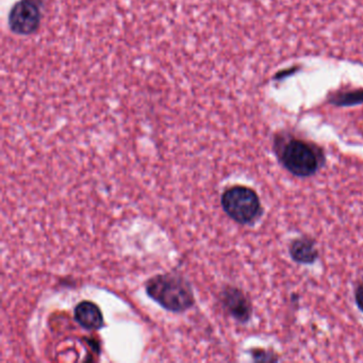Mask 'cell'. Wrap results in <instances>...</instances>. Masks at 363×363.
Segmentation results:
<instances>
[{"label": "cell", "mask_w": 363, "mask_h": 363, "mask_svg": "<svg viewBox=\"0 0 363 363\" xmlns=\"http://www.w3.org/2000/svg\"><path fill=\"white\" fill-rule=\"evenodd\" d=\"M146 291L150 297L169 311L184 312L194 303L190 284L172 274L152 278L146 284Z\"/></svg>", "instance_id": "obj_1"}, {"label": "cell", "mask_w": 363, "mask_h": 363, "mask_svg": "<svg viewBox=\"0 0 363 363\" xmlns=\"http://www.w3.org/2000/svg\"><path fill=\"white\" fill-rule=\"evenodd\" d=\"M278 155L282 165L297 177L314 175L324 161V155L318 147L298 139L284 142Z\"/></svg>", "instance_id": "obj_2"}, {"label": "cell", "mask_w": 363, "mask_h": 363, "mask_svg": "<svg viewBox=\"0 0 363 363\" xmlns=\"http://www.w3.org/2000/svg\"><path fill=\"white\" fill-rule=\"evenodd\" d=\"M222 207L229 218L242 225L252 224L262 213L260 199L252 189L233 186L225 191Z\"/></svg>", "instance_id": "obj_3"}, {"label": "cell", "mask_w": 363, "mask_h": 363, "mask_svg": "<svg viewBox=\"0 0 363 363\" xmlns=\"http://www.w3.org/2000/svg\"><path fill=\"white\" fill-rule=\"evenodd\" d=\"M44 0H18L8 16L12 33L21 37L33 35L41 27Z\"/></svg>", "instance_id": "obj_4"}, {"label": "cell", "mask_w": 363, "mask_h": 363, "mask_svg": "<svg viewBox=\"0 0 363 363\" xmlns=\"http://www.w3.org/2000/svg\"><path fill=\"white\" fill-rule=\"evenodd\" d=\"M223 303L227 311L241 323L250 320L252 316V305L250 299L239 289L228 286L222 294Z\"/></svg>", "instance_id": "obj_5"}, {"label": "cell", "mask_w": 363, "mask_h": 363, "mask_svg": "<svg viewBox=\"0 0 363 363\" xmlns=\"http://www.w3.org/2000/svg\"><path fill=\"white\" fill-rule=\"evenodd\" d=\"M75 320L80 326L89 330H97L104 325L101 309L92 301H82L75 308Z\"/></svg>", "instance_id": "obj_6"}, {"label": "cell", "mask_w": 363, "mask_h": 363, "mask_svg": "<svg viewBox=\"0 0 363 363\" xmlns=\"http://www.w3.org/2000/svg\"><path fill=\"white\" fill-rule=\"evenodd\" d=\"M291 258L301 264H311L318 258L315 242L310 238L303 237L294 240L290 246Z\"/></svg>", "instance_id": "obj_7"}, {"label": "cell", "mask_w": 363, "mask_h": 363, "mask_svg": "<svg viewBox=\"0 0 363 363\" xmlns=\"http://www.w3.org/2000/svg\"><path fill=\"white\" fill-rule=\"evenodd\" d=\"M330 101L333 105L343 106V107L360 105V104H363V91L342 93V94L335 95Z\"/></svg>", "instance_id": "obj_8"}, {"label": "cell", "mask_w": 363, "mask_h": 363, "mask_svg": "<svg viewBox=\"0 0 363 363\" xmlns=\"http://www.w3.org/2000/svg\"><path fill=\"white\" fill-rule=\"evenodd\" d=\"M354 301H356L359 309L363 312V284H360V286L356 289V292H354Z\"/></svg>", "instance_id": "obj_9"}]
</instances>
